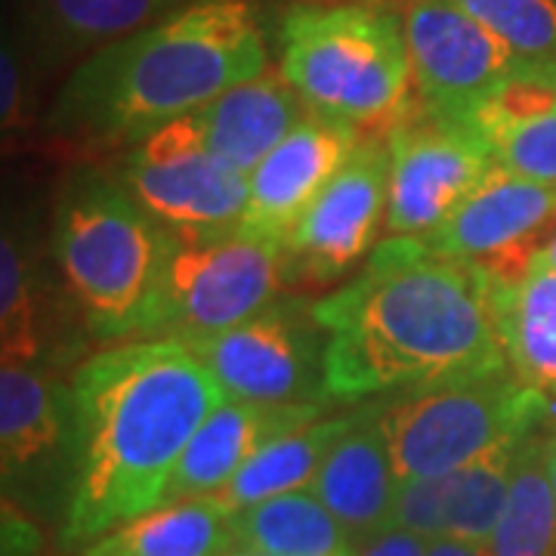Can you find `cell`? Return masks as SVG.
Instances as JSON below:
<instances>
[{"mask_svg": "<svg viewBox=\"0 0 556 556\" xmlns=\"http://www.w3.org/2000/svg\"><path fill=\"white\" fill-rule=\"evenodd\" d=\"M313 309L325 331V393L334 402L420 393L507 368L495 278L420 239L378 244L365 269Z\"/></svg>", "mask_w": 556, "mask_h": 556, "instance_id": "obj_1", "label": "cell"}, {"mask_svg": "<svg viewBox=\"0 0 556 556\" xmlns=\"http://www.w3.org/2000/svg\"><path fill=\"white\" fill-rule=\"evenodd\" d=\"M72 477L62 547H87L159 510L179 457L226 402L189 346L149 338L93 356L68 390Z\"/></svg>", "mask_w": 556, "mask_h": 556, "instance_id": "obj_2", "label": "cell"}, {"mask_svg": "<svg viewBox=\"0 0 556 556\" xmlns=\"http://www.w3.org/2000/svg\"><path fill=\"white\" fill-rule=\"evenodd\" d=\"M269 68L248 0H195L90 53L65 80L50 127L87 146L139 142Z\"/></svg>", "mask_w": 556, "mask_h": 556, "instance_id": "obj_3", "label": "cell"}, {"mask_svg": "<svg viewBox=\"0 0 556 556\" xmlns=\"http://www.w3.org/2000/svg\"><path fill=\"white\" fill-rule=\"evenodd\" d=\"M170 251L174 232L121 182L84 174L65 186L53 254L65 294L97 338H152Z\"/></svg>", "mask_w": 556, "mask_h": 556, "instance_id": "obj_4", "label": "cell"}, {"mask_svg": "<svg viewBox=\"0 0 556 556\" xmlns=\"http://www.w3.org/2000/svg\"><path fill=\"white\" fill-rule=\"evenodd\" d=\"M281 75L318 115L390 137L415 109L402 20L365 3L294 7L278 25Z\"/></svg>", "mask_w": 556, "mask_h": 556, "instance_id": "obj_5", "label": "cell"}, {"mask_svg": "<svg viewBox=\"0 0 556 556\" xmlns=\"http://www.w3.org/2000/svg\"><path fill=\"white\" fill-rule=\"evenodd\" d=\"M544 415L547 396L507 365L396 399L380 408L378 424L399 482H408L448 477L504 442L532 437Z\"/></svg>", "mask_w": 556, "mask_h": 556, "instance_id": "obj_6", "label": "cell"}, {"mask_svg": "<svg viewBox=\"0 0 556 556\" xmlns=\"http://www.w3.org/2000/svg\"><path fill=\"white\" fill-rule=\"evenodd\" d=\"M288 244L244 236L177 239L164 269L152 338L195 350L273 306L288 266Z\"/></svg>", "mask_w": 556, "mask_h": 556, "instance_id": "obj_7", "label": "cell"}, {"mask_svg": "<svg viewBox=\"0 0 556 556\" xmlns=\"http://www.w3.org/2000/svg\"><path fill=\"white\" fill-rule=\"evenodd\" d=\"M121 186L177 239L236 232L248 211L251 177L207 152L192 115L130 146Z\"/></svg>", "mask_w": 556, "mask_h": 556, "instance_id": "obj_8", "label": "cell"}, {"mask_svg": "<svg viewBox=\"0 0 556 556\" xmlns=\"http://www.w3.org/2000/svg\"><path fill=\"white\" fill-rule=\"evenodd\" d=\"M393 236L427 239L477 189L495 159L470 121L433 112L417 100L387 137Z\"/></svg>", "mask_w": 556, "mask_h": 556, "instance_id": "obj_9", "label": "cell"}, {"mask_svg": "<svg viewBox=\"0 0 556 556\" xmlns=\"http://www.w3.org/2000/svg\"><path fill=\"white\" fill-rule=\"evenodd\" d=\"M226 399L260 405L325 402V331L316 309L276 300L244 325L192 350Z\"/></svg>", "mask_w": 556, "mask_h": 556, "instance_id": "obj_10", "label": "cell"}, {"mask_svg": "<svg viewBox=\"0 0 556 556\" xmlns=\"http://www.w3.org/2000/svg\"><path fill=\"white\" fill-rule=\"evenodd\" d=\"M556 229V186L517 177L495 164L470 199L420 239L442 257L485 269L497 285H517L535 269L538 251Z\"/></svg>", "mask_w": 556, "mask_h": 556, "instance_id": "obj_11", "label": "cell"}, {"mask_svg": "<svg viewBox=\"0 0 556 556\" xmlns=\"http://www.w3.org/2000/svg\"><path fill=\"white\" fill-rule=\"evenodd\" d=\"M402 31L417 100L445 115H464L526 65L455 0H405Z\"/></svg>", "mask_w": 556, "mask_h": 556, "instance_id": "obj_12", "label": "cell"}, {"mask_svg": "<svg viewBox=\"0 0 556 556\" xmlns=\"http://www.w3.org/2000/svg\"><path fill=\"white\" fill-rule=\"evenodd\" d=\"M390 211V146L387 137H362L356 152L338 170L298 223L288 241L303 276L331 285L375 254L380 223Z\"/></svg>", "mask_w": 556, "mask_h": 556, "instance_id": "obj_13", "label": "cell"}, {"mask_svg": "<svg viewBox=\"0 0 556 556\" xmlns=\"http://www.w3.org/2000/svg\"><path fill=\"white\" fill-rule=\"evenodd\" d=\"M358 142L362 134L356 127L309 109V115L251 174L241 232L288 244L309 204L338 177Z\"/></svg>", "mask_w": 556, "mask_h": 556, "instance_id": "obj_14", "label": "cell"}, {"mask_svg": "<svg viewBox=\"0 0 556 556\" xmlns=\"http://www.w3.org/2000/svg\"><path fill=\"white\" fill-rule=\"evenodd\" d=\"M318 417H325V408L318 402L260 405L226 399L201 424V430L179 457L164 504L186 497H217L260 448L285 433L316 424Z\"/></svg>", "mask_w": 556, "mask_h": 556, "instance_id": "obj_15", "label": "cell"}, {"mask_svg": "<svg viewBox=\"0 0 556 556\" xmlns=\"http://www.w3.org/2000/svg\"><path fill=\"white\" fill-rule=\"evenodd\" d=\"M457 118L470 121L504 170L556 186V90L532 62Z\"/></svg>", "mask_w": 556, "mask_h": 556, "instance_id": "obj_16", "label": "cell"}, {"mask_svg": "<svg viewBox=\"0 0 556 556\" xmlns=\"http://www.w3.org/2000/svg\"><path fill=\"white\" fill-rule=\"evenodd\" d=\"M72 448V399L35 365L0 371V467L7 495L38 485L62 448Z\"/></svg>", "mask_w": 556, "mask_h": 556, "instance_id": "obj_17", "label": "cell"}, {"mask_svg": "<svg viewBox=\"0 0 556 556\" xmlns=\"http://www.w3.org/2000/svg\"><path fill=\"white\" fill-rule=\"evenodd\" d=\"M309 115V105L281 75L266 68L257 78L226 90L214 102L192 112L207 152L232 164L241 174H254L260 161Z\"/></svg>", "mask_w": 556, "mask_h": 556, "instance_id": "obj_18", "label": "cell"}, {"mask_svg": "<svg viewBox=\"0 0 556 556\" xmlns=\"http://www.w3.org/2000/svg\"><path fill=\"white\" fill-rule=\"evenodd\" d=\"M309 492L343 522L353 538L390 526L399 477L378 412L356 415L350 430L328 452Z\"/></svg>", "mask_w": 556, "mask_h": 556, "instance_id": "obj_19", "label": "cell"}, {"mask_svg": "<svg viewBox=\"0 0 556 556\" xmlns=\"http://www.w3.org/2000/svg\"><path fill=\"white\" fill-rule=\"evenodd\" d=\"M232 547V510L219 497H186L112 529L80 556H223Z\"/></svg>", "mask_w": 556, "mask_h": 556, "instance_id": "obj_20", "label": "cell"}, {"mask_svg": "<svg viewBox=\"0 0 556 556\" xmlns=\"http://www.w3.org/2000/svg\"><path fill=\"white\" fill-rule=\"evenodd\" d=\"M495 313L507 365L538 393L556 396V273L532 269L517 285L495 281Z\"/></svg>", "mask_w": 556, "mask_h": 556, "instance_id": "obj_21", "label": "cell"}, {"mask_svg": "<svg viewBox=\"0 0 556 556\" xmlns=\"http://www.w3.org/2000/svg\"><path fill=\"white\" fill-rule=\"evenodd\" d=\"M232 538L241 551L278 556H346L353 547V535L309 489L236 510Z\"/></svg>", "mask_w": 556, "mask_h": 556, "instance_id": "obj_22", "label": "cell"}, {"mask_svg": "<svg viewBox=\"0 0 556 556\" xmlns=\"http://www.w3.org/2000/svg\"><path fill=\"white\" fill-rule=\"evenodd\" d=\"M353 420L356 417H318L309 427L273 439L241 467L217 497L236 514L269 497L306 492L316 482L328 452L350 430Z\"/></svg>", "mask_w": 556, "mask_h": 556, "instance_id": "obj_23", "label": "cell"}, {"mask_svg": "<svg viewBox=\"0 0 556 556\" xmlns=\"http://www.w3.org/2000/svg\"><path fill=\"white\" fill-rule=\"evenodd\" d=\"M482 556H556V497L547 473V442L529 437L510 495Z\"/></svg>", "mask_w": 556, "mask_h": 556, "instance_id": "obj_24", "label": "cell"}, {"mask_svg": "<svg viewBox=\"0 0 556 556\" xmlns=\"http://www.w3.org/2000/svg\"><path fill=\"white\" fill-rule=\"evenodd\" d=\"M535 437V433H532ZM526 439H514L477 457L473 464L442 477V538L482 547L495 532L510 495Z\"/></svg>", "mask_w": 556, "mask_h": 556, "instance_id": "obj_25", "label": "cell"}, {"mask_svg": "<svg viewBox=\"0 0 556 556\" xmlns=\"http://www.w3.org/2000/svg\"><path fill=\"white\" fill-rule=\"evenodd\" d=\"M195 0H31L47 38L65 50H102L179 13Z\"/></svg>", "mask_w": 556, "mask_h": 556, "instance_id": "obj_26", "label": "cell"}, {"mask_svg": "<svg viewBox=\"0 0 556 556\" xmlns=\"http://www.w3.org/2000/svg\"><path fill=\"white\" fill-rule=\"evenodd\" d=\"M43 350L38 298L31 266L20 241L3 236L0 244V353L3 365H35Z\"/></svg>", "mask_w": 556, "mask_h": 556, "instance_id": "obj_27", "label": "cell"}, {"mask_svg": "<svg viewBox=\"0 0 556 556\" xmlns=\"http://www.w3.org/2000/svg\"><path fill=\"white\" fill-rule=\"evenodd\" d=\"M519 60H556V0H455Z\"/></svg>", "mask_w": 556, "mask_h": 556, "instance_id": "obj_28", "label": "cell"}, {"mask_svg": "<svg viewBox=\"0 0 556 556\" xmlns=\"http://www.w3.org/2000/svg\"><path fill=\"white\" fill-rule=\"evenodd\" d=\"M390 526L408 529L427 541L442 538V477L399 482Z\"/></svg>", "mask_w": 556, "mask_h": 556, "instance_id": "obj_29", "label": "cell"}, {"mask_svg": "<svg viewBox=\"0 0 556 556\" xmlns=\"http://www.w3.org/2000/svg\"><path fill=\"white\" fill-rule=\"evenodd\" d=\"M430 541L399 526H383L378 532L353 538V547L346 556H427Z\"/></svg>", "mask_w": 556, "mask_h": 556, "instance_id": "obj_30", "label": "cell"}, {"mask_svg": "<svg viewBox=\"0 0 556 556\" xmlns=\"http://www.w3.org/2000/svg\"><path fill=\"white\" fill-rule=\"evenodd\" d=\"M25 90H22V62L13 50V43L7 40L3 43V53H0V118H3V127L16 130L25 124Z\"/></svg>", "mask_w": 556, "mask_h": 556, "instance_id": "obj_31", "label": "cell"}, {"mask_svg": "<svg viewBox=\"0 0 556 556\" xmlns=\"http://www.w3.org/2000/svg\"><path fill=\"white\" fill-rule=\"evenodd\" d=\"M427 556H482V547L464 544V541H455V538H437V541H430Z\"/></svg>", "mask_w": 556, "mask_h": 556, "instance_id": "obj_32", "label": "cell"}, {"mask_svg": "<svg viewBox=\"0 0 556 556\" xmlns=\"http://www.w3.org/2000/svg\"><path fill=\"white\" fill-rule=\"evenodd\" d=\"M535 269H547V273H556V229L551 232V239L544 241V248L538 251Z\"/></svg>", "mask_w": 556, "mask_h": 556, "instance_id": "obj_33", "label": "cell"}, {"mask_svg": "<svg viewBox=\"0 0 556 556\" xmlns=\"http://www.w3.org/2000/svg\"><path fill=\"white\" fill-rule=\"evenodd\" d=\"M532 68H535L538 75H541V78L547 80V84H551V87H554V90H556V60L532 62Z\"/></svg>", "mask_w": 556, "mask_h": 556, "instance_id": "obj_34", "label": "cell"}, {"mask_svg": "<svg viewBox=\"0 0 556 556\" xmlns=\"http://www.w3.org/2000/svg\"><path fill=\"white\" fill-rule=\"evenodd\" d=\"M547 473H551V485H554L556 497V437L547 442Z\"/></svg>", "mask_w": 556, "mask_h": 556, "instance_id": "obj_35", "label": "cell"}, {"mask_svg": "<svg viewBox=\"0 0 556 556\" xmlns=\"http://www.w3.org/2000/svg\"><path fill=\"white\" fill-rule=\"evenodd\" d=\"M223 556H278V554H263V551H241V547H236V551H229V554Z\"/></svg>", "mask_w": 556, "mask_h": 556, "instance_id": "obj_36", "label": "cell"}]
</instances>
